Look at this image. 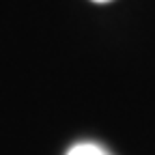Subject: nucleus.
<instances>
[{
	"mask_svg": "<svg viewBox=\"0 0 155 155\" xmlns=\"http://www.w3.org/2000/svg\"><path fill=\"white\" fill-rule=\"evenodd\" d=\"M67 155H106L101 147H97L93 142H82V144H75L67 151Z\"/></svg>",
	"mask_w": 155,
	"mask_h": 155,
	"instance_id": "nucleus-1",
	"label": "nucleus"
},
{
	"mask_svg": "<svg viewBox=\"0 0 155 155\" xmlns=\"http://www.w3.org/2000/svg\"><path fill=\"white\" fill-rule=\"evenodd\" d=\"M93 2H110V0H93Z\"/></svg>",
	"mask_w": 155,
	"mask_h": 155,
	"instance_id": "nucleus-2",
	"label": "nucleus"
}]
</instances>
